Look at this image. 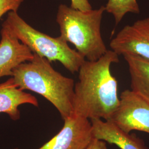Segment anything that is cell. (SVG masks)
<instances>
[{
	"mask_svg": "<svg viewBox=\"0 0 149 149\" xmlns=\"http://www.w3.org/2000/svg\"><path fill=\"white\" fill-rule=\"evenodd\" d=\"M118 55L112 50L96 61L86 60L79 70L74 84V114L88 119L109 120L117 109L120 99L118 82L112 74V64L118 63Z\"/></svg>",
	"mask_w": 149,
	"mask_h": 149,
	"instance_id": "cell-1",
	"label": "cell"
},
{
	"mask_svg": "<svg viewBox=\"0 0 149 149\" xmlns=\"http://www.w3.org/2000/svg\"><path fill=\"white\" fill-rule=\"evenodd\" d=\"M11 77L22 90L37 93L50 102L63 120L74 114V80L56 71L46 58L34 54L31 61L13 70Z\"/></svg>",
	"mask_w": 149,
	"mask_h": 149,
	"instance_id": "cell-2",
	"label": "cell"
},
{
	"mask_svg": "<svg viewBox=\"0 0 149 149\" xmlns=\"http://www.w3.org/2000/svg\"><path fill=\"white\" fill-rule=\"evenodd\" d=\"M106 7L82 11L61 4L56 21L59 24L60 37L72 44L77 52L88 61L100 59L108 51L101 32V25Z\"/></svg>",
	"mask_w": 149,
	"mask_h": 149,
	"instance_id": "cell-3",
	"label": "cell"
},
{
	"mask_svg": "<svg viewBox=\"0 0 149 149\" xmlns=\"http://www.w3.org/2000/svg\"><path fill=\"white\" fill-rule=\"evenodd\" d=\"M5 21L17 38L33 53L46 58L50 63L59 61L72 74L78 72L85 61V58L70 48L60 36L52 37L38 31L27 23L18 12H8Z\"/></svg>",
	"mask_w": 149,
	"mask_h": 149,
	"instance_id": "cell-4",
	"label": "cell"
},
{
	"mask_svg": "<svg viewBox=\"0 0 149 149\" xmlns=\"http://www.w3.org/2000/svg\"><path fill=\"white\" fill-rule=\"evenodd\" d=\"M117 109L109 120L125 133L149 134V104L132 90L123 91Z\"/></svg>",
	"mask_w": 149,
	"mask_h": 149,
	"instance_id": "cell-5",
	"label": "cell"
},
{
	"mask_svg": "<svg viewBox=\"0 0 149 149\" xmlns=\"http://www.w3.org/2000/svg\"><path fill=\"white\" fill-rule=\"evenodd\" d=\"M90 119L76 114L64 120V126L38 149H86L94 138Z\"/></svg>",
	"mask_w": 149,
	"mask_h": 149,
	"instance_id": "cell-6",
	"label": "cell"
},
{
	"mask_svg": "<svg viewBox=\"0 0 149 149\" xmlns=\"http://www.w3.org/2000/svg\"><path fill=\"white\" fill-rule=\"evenodd\" d=\"M109 46L118 55L134 54L149 59V17L124 26Z\"/></svg>",
	"mask_w": 149,
	"mask_h": 149,
	"instance_id": "cell-7",
	"label": "cell"
},
{
	"mask_svg": "<svg viewBox=\"0 0 149 149\" xmlns=\"http://www.w3.org/2000/svg\"><path fill=\"white\" fill-rule=\"evenodd\" d=\"M1 38L0 78L12 76L18 65L31 61L34 57V54L17 38L6 21L2 25Z\"/></svg>",
	"mask_w": 149,
	"mask_h": 149,
	"instance_id": "cell-8",
	"label": "cell"
},
{
	"mask_svg": "<svg viewBox=\"0 0 149 149\" xmlns=\"http://www.w3.org/2000/svg\"><path fill=\"white\" fill-rule=\"evenodd\" d=\"M94 138L114 145L120 149H149L135 134L127 133L109 120L91 119Z\"/></svg>",
	"mask_w": 149,
	"mask_h": 149,
	"instance_id": "cell-9",
	"label": "cell"
},
{
	"mask_svg": "<svg viewBox=\"0 0 149 149\" xmlns=\"http://www.w3.org/2000/svg\"><path fill=\"white\" fill-rule=\"evenodd\" d=\"M29 104L39 106L37 98L19 88L11 77L0 84V113H5L13 120L21 117L19 107Z\"/></svg>",
	"mask_w": 149,
	"mask_h": 149,
	"instance_id": "cell-10",
	"label": "cell"
},
{
	"mask_svg": "<svg viewBox=\"0 0 149 149\" xmlns=\"http://www.w3.org/2000/svg\"><path fill=\"white\" fill-rule=\"evenodd\" d=\"M131 79V90L149 104V59L134 54H125Z\"/></svg>",
	"mask_w": 149,
	"mask_h": 149,
	"instance_id": "cell-11",
	"label": "cell"
},
{
	"mask_svg": "<svg viewBox=\"0 0 149 149\" xmlns=\"http://www.w3.org/2000/svg\"><path fill=\"white\" fill-rule=\"evenodd\" d=\"M105 7L106 11L114 17L116 25L122 21L127 13H139L140 12L136 0H108Z\"/></svg>",
	"mask_w": 149,
	"mask_h": 149,
	"instance_id": "cell-12",
	"label": "cell"
},
{
	"mask_svg": "<svg viewBox=\"0 0 149 149\" xmlns=\"http://www.w3.org/2000/svg\"><path fill=\"white\" fill-rule=\"evenodd\" d=\"M24 0H0V19L6 13L18 12Z\"/></svg>",
	"mask_w": 149,
	"mask_h": 149,
	"instance_id": "cell-13",
	"label": "cell"
},
{
	"mask_svg": "<svg viewBox=\"0 0 149 149\" xmlns=\"http://www.w3.org/2000/svg\"><path fill=\"white\" fill-rule=\"evenodd\" d=\"M70 7L82 11L92 10V6L88 0H71Z\"/></svg>",
	"mask_w": 149,
	"mask_h": 149,
	"instance_id": "cell-14",
	"label": "cell"
},
{
	"mask_svg": "<svg viewBox=\"0 0 149 149\" xmlns=\"http://www.w3.org/2000/svg\"><path fill=\"white\" fill-rule=\"evenodd\" d=\"M86 149H107L106 142L101 140L93 138Z\"/></svg>",
	"mask_w": 149,
	"mask_h": 149,
	"instance_id": "cell-15",
	"label": "cell"
},
{
	"mask_svg": "<svg viewBox=\"0 0 149 149\" xmlns=\"http://www.w3.org/2000/svg\"><path fill=\"white\" fill-rule=\"evenodd\" d=\"M18 149V148H15V149Z\"/></svg>",
	"mask_w": 149,
	"mask_h": 149,
	"instance_id": "cell-16",
	"label": "cell"
}]
</instances>
